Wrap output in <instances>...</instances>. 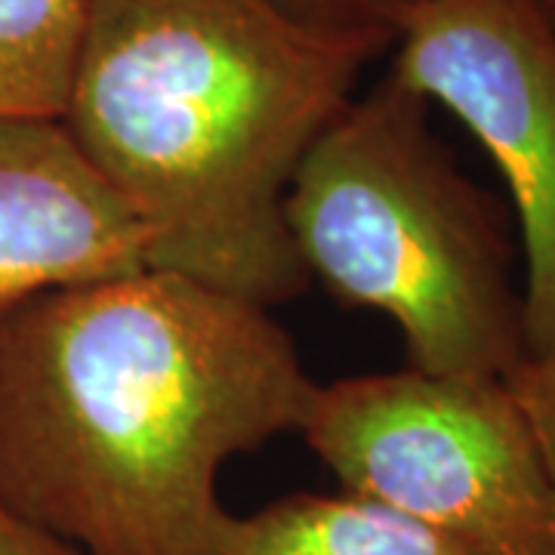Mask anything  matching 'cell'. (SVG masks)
I'll list each match as a JSON object with an SVG mask.
<instances>
[{
    "mask_svg": "<svg viewBox=\"0 0 555 555\" xmlns=\"http://www.w3.org/2000/svg\"><path fill=\"white\" fill-rule=\"evenodd\" d=\"M315 379L272 309L177 272L0 312V500L87 555H219V473L297 433Z\"/></svg>",
    "mask_w": 555,
    "mask_h": 555,
    "instance_id": "6da1fadb",
    "label": "cell"
},
{
    "mask_svg": "<svg viewBox=\"0 0 555 555\" xmlns=\"http://www.w3.org/2000/svg\"><path fill=\"white\" fill-rule=\"evenodd\" d=\"M379 56L275 0H87L62 124L142 225L149 269L272 309L312 284L287 185Z\"/></svg>",
    "mask_w": 555,
    "mask_h": 555,
    "instance_id": "7a4b0ae2",
    "label": "cell"
},
{
    "mask_svg": "<svg viewBox=\"0 0 555 555\" xmlns=\"http://www.w3.org/2000/svg\"><path fill=\"white\" fill-rule=\"evenodd\" d=\"M429 108L389 72L356 93L299 160L287 235L309 281L396 324L408 367L506 383L528 358L516 247Z\"/></svg>",
    "mask_w": 555,
    "mask_h": 555,
    "instance_id": "3957f363",
    "label": "cell"
},
{
    "mask_svg": "<svg viewBox=\"0 0 555 555\" xmlns=\"http://www.w3.org/2000/svg\"><path fill=\"white\" fill-rule=\"evenodd\" d=\"M297 433L346 494L485 555H555V473L503 379L401 367L315 383Z\"/></svg>",
    "mask_w": 555,
    "mask_h": 555,
    "instance_id": "277c9868",
    "label": "cell"
},
{
    "mask_svg": "<svg viewBox=\"0 0 555 555\" xmlns=\"http://www.w3.org/2000/svg\"><path fill=\"white\" fill-rule=\"evenodd\" d=\"M389 75L451 112L491 155L525 254L528 358L555 349V35L528 0H429Z\"/></svg>",
    "mask_w": 555,
    "mask_h": 555,
    "instance_id": "5b68a950",
    "label": "cell"
},
{
    "mask_svg": "<svg viewBox=\"0 0 555 555\" xmlns=\"http://www.w3.org/2000/svg\"><path fill=\"white\" fill-rule=\"evenodd\" d=\"M149 238L62 120L0 118V312L145 269Z\"/></svg>",
    "mask_w": 555,
    "mask_h": 555,
    "instance_id": "8992f818",
    "label": "cell"
},
{
    "mask_svg": "<svg viewBox=\"0 0 555 555\" xmlns=\"http://www.w3.org/2000/svg\"><path fill=\"white\" fill-rule=\"evenodd\" d=\"M219 555H485L358 494H291L229 516Z\"/></svg>",
    "mask_w": 555,
    "mask_h": 555,
    "instance_id": "52a82bcc",
    "label": "cell"
},
{
    "mask_svg": "<svg viewBox=\"0 0 555 555\" xmlns=\"http://www.w3.org/2000/svg\"><path fill=\"white\" fill-rule=\"evenodd\" d=\"M87 0H0V118L62 120Z\"/></svg>",
    "mask_w": 555,
    "mask_h": 555,
    "instance_id": "ba28073f",
    "label": "cell"
},
{
    "mask_svg": "<svg viewBox=\"0 0 555 555\" xmlns=\"http://www.w3.org/2000/svg\"><path fill=\"white\" fill-rule=\"evenodd\" d=\"M294 20L318 31L371 43L379 53L396 47L398 31L429 0H275Z\"/></svg>",
    "mask_w": 555,
    "mask_h": 555,
    "instance_id": "9c48e42d",
    "label": "cell"
},
{
    "mask_svg": "<svg viewBox=\"0 0 555 555\" xmlns=\"http://www.w3.org/2000/svg\"><path fill=\"white\" fill-rule=\"evenodd\" d=\"M506 386L513 389L555 473V349L546 356L525 358L516 374L506 379Z\"/></svg>",
    "mask_w": 555,
    "mask_h": 555,
    "instance_id": "30bf717a",
    "label": "cell"
},
{
    "mask_svg": "<svg viewBox=\"0 0 555 555\" xmlns=\"http://www.w3.org/2000/svg\"><path fill=\"white\" fill-rule=\"evenodd\" d=\"M0 555H87L0 500Z\"/></svg>",
    "mask_w": 555,
    "mask_h": 555,
    "instance_id": "8fae6325",
    "label": "cell"
},
{
    "mask_svg": "<svg viewBox=\"0 0 555 555\" xmlns=\"http://www.w3.org/2000/svg\"><path fill=\"white\" fill-rule=\"evenodd\" d=\"M528 3H531V10H534L537 16L543 20V25L555 35V0H528Z\"/></svg>",
    "mask_w": 555,
    "mask_h": 555,
    "instance_id": "7c38bea8",
    "label": "cell"
}]
</instances>
